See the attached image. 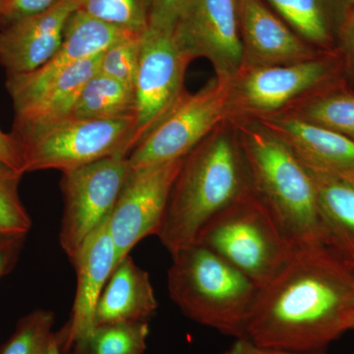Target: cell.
<instances>
[{"mask_svg": "<svg viewBox=\"0 0 354 354\" xmlns=\"http://www.w3.org/2000/svg\"><path fill=\"white\" fill-rule=\"evenodd\" d=\"M243 67L277 66L313 59L316 50L290 30L261 0H237Z\"/></svg>", "mask_w": 354, "mask_h": 354, "instance_id": "obj_16", "label": "cell"}, {"mask_svg": "<svg viewBox=\"0 0 354 354\" xmlns=\"http://www.w3.org/2000/svg\"><path fill=\"white\" fill-rule=\"evenodd\" d=\"M48 354H62V348H60L59 342H58L57 337L55 335L53 339H51L50 349Z\"/></svg>", "mask_w": 354, "mask_h": 354, "instance_id": "obj_35", "label": "cell"}, {"mask_svg": "<svg viewBox=\"0 0 354 354\" xmlns=\"http://www.w3.org/2000/svg\"><path fill=\"white\" fill-rule=\"evenodd\" d=\"M251 190L241 142L225 121L184 157L157 236L171 254L196 243L212 218Z\"/></svg>", "mask_w": 354, "mask_h": 354, "instance_id": "obj_2", "label": "cell"}, {"mask_svg": "<svg viewBox=\"0 0 354 354\" xmlns=\"http://www.w3.org/2000/svg\"><path fill=\"white\" fill-rule=\"evenodd\" d=\"M24 237L0 236V279L15 265Z\"/></svg>", "mask_w": 354, "mask_h": 354, "instance_id": "obj_33", "label": "cell"}, {"mask_svg": "<svg viewBox=\"0 0 354 354\" xmlns=\"http://www.w3.org/2000/svg\"><path fill=\"white\" fill-rule=\"evenodd\" d=\"M58 0H2V16L4 23L44 12Z\"/></svg>", "mask_w": 354, "mask_h": 354, "instance_id": "obj_31", "label": "cell"}, {"mask_svg": "<svg viewBox=\"0 0 354 354\" xmlns=\"http://www.w3.org/2000/svg\"><path fill=\"white\" fill-rule=\"evenodd\" d=\"M78 0H58L44 12L7 23L0 31V64L7 75L43 66L59 48L65 27Z\"/></svg>", "mask_w": 354, "mask_h": 354, "instance_id": "obj_14", "label": "cell"}, {"mask_svg": "<svg viewBox=\"0 0 354 354\" xmlns=\"http://www.w3.org/2000/svg\"><path fill=\"white\" fill-rule=\"evenodd\" d=\"M135 91L97 71L84 86L69 118L83 120L135 118Z\"/></svg>", "mask_w": 354, "mask_h": 354, "instance_id": "obj_23", "label": "cell"}, {"mask_svg": "<svg viewBox=\"0 0 354 354\" xmlns=\"http://www.w3.org/2000/svg\"><path fill=\"white\" fill-rule=\"evenodd\" d=\"M232 79L209 81L194 94L185 92L130 153L131 169L180 160L230 120Z\"/></svg>", "mask_w": 354, "mask_h": 354, "instance_id": "obj_8", "label": "cell"}, {"mask_svg": "<svg viewBox=\"0 0 354 354\" xmlns=\"http://www.w3.org/2000/svg\"><path fill=\"white\" fill-rule=\"evenodd\" d=\"M101 55L88 58L67 69L29 104L15 111L14 137L68 118L88 79L99 71Z\"/></svg>", "mask_w": 354, "mask_h": 354, "instance_id": "obj_19", "label": "cell"}, {"mask_svg": "<svg viewBox=\"0 0 354 354\" xmlns=\"http://www.w3.org/2000/svg\"><path fill=\"white\" fill-rule=\"evenodd\" d=\"M251 188L293 249L325 243L313 176L288 146L256 120L232 121Z\"/></svg>", "mask_w": 354, "mask_h": 354, "instance_id": "obj_3", "label": "cell"}, {"mask_svg": "<svg viewBox=\"0 0 354 354\" xmlns=\"http://www.w3.org/2000/svg\"><path fill=\"white\" fill-rule=\"evenodd\" d=\"M187 0H153L150 27L158 31H174Z\"/></svg>", "mask_w": 354, "mask_h": 354, "instance_id": "obj_29", "label": "cell"}, {"mask_svg": "<svg viewBox=\"0 0 354 354\" xmlns=\"http://www.w3.org/2000/svg\"><path fill=\"white\" fill-rule=\"evenodd\" d=\"M171 257L169 297L184 315L234 339L245 337L258 286L200 243L179 249Z\"/></svg>", "mask_w": 354, "mask_h": 354, "instance_id": "obj_4", "label": "cell"}, {"mask_svg": "<svg viewBox=\"0 0 354 354\" xmlns=\"http://www.w3.org/2000/svg\"><path fill=\"white\" fill-rule=\"evenodd\" d=\"M354 330V271L325 243L295 248L259 288L245 337L267 348L323 353Z\"/></svg>", "mask_w": 354, "mask_h": 354, "instance_id": "obj_1", "label": "cell"}, {"mask_svg": "<svg viewBox=\"0 0 354 354\" xmlns=\"http://www.w3.org/2000/svg\"><path fill=\"white\" fill-rule=\"evenodd\" d=\"M149 335L148 322L97 326L79 354H143Z\"/></svg>", "mask_w": 354, "mask_h": 354, "instance_id": "obj_25", "label": "cell"}, {"mask_svg": "<svg viewBox=\"0 0 354 354\" xmlns=\"http://www.w3.org/2000/svg\"><path fill=\"white\" fill-rule=\"evenodd\" d=\"M191 58L184 53L174 31L149 28L142 38L135 82V147L165 118L183 97L184 77Z\"/></svg>", "mask_w": 354, "mask_h": 354, "instance_id": "obj_11", "label": "cell"}, {"mask_svg": "<svg viewBox=\"0 0 354 354\" xmlns=\"http://www.w3.org/2000/svg\"><path fill=\"white\" fill-rule=\"evenodd\" d=\"M283 113L327 128L354 141V88L344 78L307 95Z\"/></svg>", "mask_w": 354, "mask_h": 354, "instance_id": "obj_22", "label": "cell"}, {"mask_svg": "<svg viewBox=\"0 0 354 354\" xmlns=\"http://www.w3.org/2000/svg\"><path fill=\"white\" fill-rule=\"evenodd\" d=\"M183 158L131 169L108 218L115 247V266L142 239L158 234Z\"/></svg>", "mask_w": 354, "mask_h": 354, "instance_id": "obj_10", "label": "cell"}, {"mask_svg": "<svg viewBox=\"0 0 354 354\" xmlns=\"http://www.w3.org/2000/svg\"><path fill=\"white\" fill-rule=\"evenodd\" d=\"M22 176L0 162V236L25 237L31 230V218L18 193Z\"/></svg>", "mask_w": 354, "mask_h": 354, "instance_id": "obj_27", "label": "cell"}, {"mask_svg": "<svg viewBox=\"0 0 354 354\" xmlns=\"http://www.w3.org/2000/svg\"><path fill=\"white\" fill-rule=\"evenodd\" d=\"M4 23L3 16H2V0H0V25Z\"/></svg>", "mask_w": 354, "mask_h": 354, "instance_id": "obj_36", "label": "cell"}, {"mask_svg": "<svg viewBox=\"0 0 354 354\" xmlns=\"http://www.w3.org/2000/svg\"><path fill=\"white\" fill-rule=\"evenodd\" d=\"M135 118H65L14 137L19 146L23 171H72L135 148Z\"/></svg>", "mask_w": 354, "mask_h": 354, "instance_id": "obj_6", "label": "cell"}, {"mask_svg": "<svg viewBox=\"0 0 354 354\" xmlns=\"http://www.w3.org/2000/svg\"><path fill=\"white\" fill-rule=\"evenodd\" d=\"M337 50L344 64V79L354 88V7L342 25Z\"/></svg>", "mask_w": 354, "mask_h": 354, "instance_id": "obj_30", "label": "cell"}, {"mask_svg": "<svg viewBox=\"0 0 354 354\" xmlns=\"http://www.w3.org/2000/svg\"><path fill=\"white\" fill-rule=\"evenodd\" d=\"M0 162L13 171L24 174L19 146L12 134H6L0 129Z\"/></svg>", "mask_w": 354, "mask_h": 354, "instance_id": "obj_32", "label": "cell"}, {"mask_svg": "<svg viewBox=\"0 0 354 354\" xmlns=\"http://www.w3.org/2000/svg\"><path fill=\"white\" fill-rule=\"evenodd\" d=\"M128 157L113 156L62 172L64 209L59 241L70 261L111 215L131 171Z\"/></svg>", "mask_w": 354, "mask_h": 354, "instance_id": "obj_9", "label": "cell"}, {"mask_svg": "<svg viewBox=\"0 0 354 354\" xmlns=\"http://www.w3.org/2000/svg\"><path fill=\"white\" fill-rule=\"evenodd\" d=\"M221 354H325L323 353H299L288 349L267 348L251 342L247 337L235 339L234 344Z\"/></svg>", "mask_w": 354, "mask_h": 354, "instance_id": "obj_34", "label": "cell"}, {"mask_svg": "<svg viewBox=\"0 0 354 354\" xmlns=\"http://www.w3.org/2000/svg\"><path fill=\"white\" fill-rule=\"evenodd\" d=\"M174 35L191 58H206L218 78H234L243 67L237 0H187Z\"/></svg>", "mask_w": 354, "mask_h": 354, "instance_id": "obj_12", "label": "cell"}, {"mask_svg": "<svg viewBox=\"0 0 354 354\" xmlns=\"http://www.w3.org/2000/svg\"><path fill=\"white\" fill-rule=\"evenodd\" d=\"M304 41L316 50H337L342 25L354 0H268Z\"/></svg>", "mask_w": 354, "mask_h": 354, "instance_id": "obj_21", "label": "cell"}, {"mask_svg": "<svg viewBox=\"0 0 354 354\" xmlns=\"http://www.w3.org/2000/svg\"><path fill=\"white\" fill-rule=\"evenodd\" d=\"M344 78L339 50L295 64L242 68L230 80V120H258Z\"/></svg>", "mask_w": 354, "mask_h": 354, "instance_id": "obj_7", "label": "cell"}, {"mask_svg": "<svg viewBox=\"0 0 354 354\" xmlns=\"http://www.w3.org/2000/svg\"><path fill=\"white\" fill-rule=\"evenodd\" d=\"M150 276L127 255L114 268L95 312V325L148 322L158 309Z\"/></svg>", "mask_w": 354, "mask_h": 354, "instance_id": "obj_18", "label": "cell"}, {"mask_svg": "<svg viewBox=\"0 0 354 354\" xmlns=\"http://www.w3.org/2000/svg\"><path fill=\"white\" fill-rule=\"evenodd\" d=\"M71 263L76 270L77 288L64 348L74 346L80 353L94 332L97 301L115 266V247L108 218L86 239Z\"/></svg>", "mask_w": 354, "mask_h": 354, "instance_id": "obj_15", "label": "cell"}, {"mask_svg": "<svg viewBox=\"0 0 354 354\" xmlns=\"http://www.w3.org/2000/svg\"><path fill=\"white\" fill-rule=\"evenodd\" d=\"M309 171L315 183L324 242L354 271V183Z\"/></svg>", "mask_w": 354, "mask_h": 354, "instance_id": "obj_20", "label": "cell"}, {"mask_svg": "<svg viewBox=\"0 0 354 354\" xmlns=\"http://www.w3.org/2000/svg\"><path fill=\"white\" fill-rule=\"evenodd\" d=\"M55 314L48 310H35L23 317L15 332L0 348V354H48L55 324Z\"/></svg>", "mask_w": 354, "mask_h": 354, "instance_id": "obj_26", "label": "cell"}, {"mask_svg": "<svg viewBox=\"0 0 354 354\" xmlns=\"http://www.w3.org/2000/svg\"><path fill=\"white\" fill-rule=\"evenodd\" d=\"M77 9L65 27L64 39L55 55L32 72L7 75L6 88L14 109H22L67 69L88 58L102 55L121 39L133 36Z\"/></svg>", "mask_w": 354, "mask_h": 354, "instance_id": "obj_13", "label": "cell"}, {"mask_svg": "<svg viewBox=\"0 0 354 354\" xmlns=\"http://www.w3.org/2000/svg\"><path fill=\"white\" fill-rule=\"evenodd\" d=\"M256 121L279 137L311 171L354 183L353 140L286 113Z\"/></svg>", "mask_w": 354, "mask_h": 354, "instance_id": "obj_17", "label": "cell"}, {"mask_svg": "<svg viewBox=\"0 0 354 354\" xmlns=\"http://www.w3.org/2000/svg\"><path fill=\"white\" fill-rule=\"evenodd\" d=\"M153 0H78L79 10L118 29L144 34L150 27Z\"/></svg>", "mask_w": 354, "mask_h": 354, "instance_id": "obj_24", "label": "cell"}, {"mask_svg": "<svg viewBox=\"0 0 354 354\" xmlns=\"http://www.w3.org/2000/svg\"><path fill=\"white\" fill-rule=\"evenodd\" d=\"M142 38L143 34L133 35L106 48L102 53L99 71L134 90L141 55Z\"/></svg>", "mask_w": 354, "mask_h": 354, "instance_id": "obj_28", "label": "cell"}, {"mask_svg": "<svg viewBox=\"0 0 354 354\" xmlns=\"http://www.w3.org/2000/svg\"><path fill=\"white\" fill-rule=\"evenodd\" d=\"M196 243L227 260L259 288L281 271L293 250L253 190L212 218Z\"/></svg>", "mask_w": 354, "mask_h": 354, "instance_id": "obj_5", "label": "cell"}]
</instances>
